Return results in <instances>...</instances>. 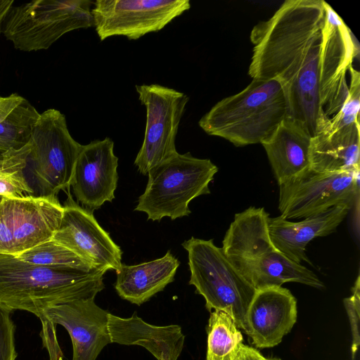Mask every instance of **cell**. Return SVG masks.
<instances>
[{"label": "cell", "mask_w": 360, "mask_h": 360, "mask_svg": "<svg viewBox=\"0 0 360 360\" xmlns=\"http://www.w3.org/2000/svg\"><path fill=\"white\" fill-rule=\"evenodd\" d=\"M250 41V77L278 81L287 117L303 122L312 136L325 131L346 101L347 73L359 53L341 18L323 0H286L253 27Z\"/></svg>", "instance_id": "obj_1"}, {"label": "cell", "mask_w": 360, "mask_h": 360, "mask_svg": "<svg viewBox=\"0 0 360 360\" xmlns=\"http://www.w3.org/2000/svg\"><path fill=\"white\" fill-rule=\"evenodd\" d=\"M105 273L95 268L37 265L0 254V307L40 319L53 306L95 299L105 288Z\"/></svg>", "instance_id": "obj_2"}, {"label": "cell", "mask_w": 360, "mask_h": 360, "mask_svg": "<svg viewBox=\"0 0 360 360\" xmlns=\"http://www.w3.org/2000/svg\"><path fill=\"white\" fill-rule=\"evenodd\" d=\"M264 208L250 207L235 214L221 249L233 266L256 290L295 282L324 287L315 273L297 264L273 244Z\"/></svg>", "instance_id": "obj_3"}, {"label": "cell", "mask_w": 360, "mask_h": 360, "mask_svg": "<svg viewBox=\"0 0 360 360\" xmlns=\"http://www.w3.org/2000/svg\"><path fill=\"white\" fill-rule=\"evenodd\" d=\"M287 116L280 82L253 79L241 91L217 102L198 124L208 135L240 147L262 143Z\"/></svg>", "instance_id": "obj_4"}, {"label": "cell", "mask_w": 360, "mask_h": 360, "mask_svg": "<svg viewBox=\"0 0 360 360\" xmlns=\"http://www.w3.org/2000/svg\"><path fill=\"white\" fill-rule=\"evenodd\" d=\"M217 172L210 159L177 153L148 172L145 191L134 210L145 212L152 221L188 216L190 202L210 193L209 184Z\"/></svg>", "instance_id": "obj_5"}, {"label": "cell", "mask_w": 360, "mask_h": 360, "mask_svg": "<svg viewBox=\"0 0 360 360\" xmlns=\"http://www.w3.org/2000/svg\"><path fill=\"white\" fill-rule=\"evenodd\" d=\"M188 252L191 272L189 285L205 300V307L211 312L222 310L234 319L238 328L246 331L245 316L256 292L233 266L221 248L212 239L191 237L182 243Z\"/></svg>", "instance_id": "obj_6"}, {"label": "cell", "mask_w": 360, "mask_h": 360, "mask_svg": "<svg viewBox=\"0 0 360 360\" xmlns=\"http://www.w3.org/2000/svg\"><path fill=\"white\" fill-rule=\"evenodd\" d=\"M29 143L25 173L34 195L69 191L82 145L71 136L65 116L53 108L40 113Z\"/></svg>", "instance_id": "obj_7"}, {"label": "cell", "mask_w": 360, "mask_h": 360, "mask_svg": "<svg viewBox=\"0 0 360 360\" xmlns=\"http://www.w3.org/2000/svg\"><path fill=\"white\" fill-rule=\"evenodd\" d=\"M89 0H35L12 6L1 34L22 51L48 49L65 34L94 26Z\"/></svg>", "instance_id": "obj_8"}, {"label": "cell", "mask_w": 360, "mask_h": 360, "mask_svg": "<svg viewBox=\"0 0 360 360\" xmlns=\"http://www.w3.org/2000/svg\"><path fill=\"white\" fill-rule=\"evenodd\" d=\"M139 100L146 110L141 147L134 160L143 175L175 155L176 136L188 97L184 93L157 84L136 85Z\"/></svg>", "instance_id": "obj_9"}, {"label": "cell", "mask_w": 360, "mask_h": 360, "mask_svg": "<svg viewBox=\"0 0 360 360\" xmlns=\"http://www.w3.org/2000/svg\"><path fill=\"white\" fill-rule=\"evenodd\" d=\"M359 194V172H318L311 168L279 185L278 210L285 219H305Z\"/></svg>", "instance_id": "obj_10"}, {"label": "cell", "mask_w": 360, "mask_h": 360, "mask_svg": "<svg viewBox=\"0 0 360 360\" xmlns=\"http://www.w3.org/2000/svg\"><path fill=\"white\" fill-rule=\"evenodd\" d=\"M63 206L57 195L2 198L0 201V254L18 256L52 239Z\"/></svg>", "instance_id": "obj_11"}, {"label": "cell", "mask_w": 360, "mask_h": 360, "mask_svg": "<svg viewBox=\"0 0 360 360\" xmlns=\"http://www.w3.org/2000/svg\"><path fill=\"white\" fill-rule=\"evenodd\" d=\"M190 8L189 0H96L91 14L101 41L113 36L136 40L161 30Z\"/></svg>", "instance_id": "obj_12"}, {"label": "cell", "mask_w": 360, "mask_h": 360, "mask_svg": "<svg viewBox=\"0 0 360 360\" xmlns=\"http://www.w3.org/2000/svg\"><path fill=\"white\" fill-rule=\"evenodd\" d=\"M59 228L52 239L67 248L93 268L117 271L122 252L98 223L93 211L80 206L68 191Z\"/></svg>", "instance_id": "obj_13"}, {"label": "cell", "mask_w": 360, "mask_h": 360, "mask_svg": "<svg viewBox=\"0 0 360 360\" xmlns=\"http://www.w3.org/2000/svg\"><path fill=\"white\" fill-rule=\"evenodd\" d=\"M118 158L108 137L82 145L70 183L77 202L93 211L112 202L117 188Z\"/></svg>", "instance_id": "obj_14"}, {"label": "cell", "mask_w": 360, "mask_h": 360, "mask_svg": "<svg viewBox=\"0 0 360 360\" xmlns=\"http://www.w3.org/2000/svg\"><path fill=\"white\" fill-rule=\"evenodd\" d=\"M108 314L94 299H82L53 306L41 318L67 330L72 345V360H96L103 349L112 343Z\"/></svg>", "instance_id": "obj_15"}, {"label": "cell", "mask_w": 360, "mask_h": 360, "mask_svg": "<svg viewBox=\"0 0 360 360\" xmlns=\"http://www.w3.org/2000/svg\"><path fill=\"white\" fill-rule=\"evenodd\" d=\"M297 316V301L288 289L275 286L257 290L246 314L245 333L256 347H273L291 330Z\"/></svg>", "instance_id": "obj_16"}, {"label": "cell", "mask_w": 360, "mask_h": 360, "mask_svg": "<svg viewBox=\"0 0 360 360\" xmlns=\"http://www.w3.org/2000/svg\"><path fill=\"white\" fill-rule=\"evenodd\" d=\"M353 203L345 202L300 221H290L281 216L268 218V229L274 246L297 264H312L305 250L316 237L335 232L351 210Z\"/></svg>", "instance_id": "obj_17"}, {"label": "cell", "mask_w": 360, "mask_h": 360, "mask_svg": "<svg viewBox=\"0 0 360 360\" xmlns=\"http://www.w3.org/2000/svg\"><path fill=\"white\" fill-rule=\"evenodd\" d=\"M108 329L112 343L143 347L157 360H178L183 351L185 335L180 326L152 325L136 312L128 318L109 313Z\"/></svg>", "instance_id": "obj_18"}, {"label": "cell", "mask_w": 360, "mask_h": 360, "mask_svg": "<svg viewBox=\"0 0 360 360\" xmlns=\"http://www.w3.org/2000/svg\"><path fill=\"white\" fill-rule=\"evenodd\" d=\"M311 139L303 122L286 117L261 143L278 185L310 168Z\"/></svg>", "instance_id": "obj_19"}, {"label": "cell", "mask_w": 360, "mask_h": 360, "mask_svg": "<svg viewBox=\"0 0 360 360\" xmlns=\"http://www.w3.org/2000/svg\"><path fill=\"white\" fill-rule=\"evenodd\" d=\"M179 265L169 250L162 257L150 262L122 264L116 271L115 289L122 299L141 305L173 282Z\"/></svg>", "instance_id": "obj_20"}, {"label": "cell", "mask_w": 360, "mask_h": 360, "mask_svg": "<svg viewBox=\"0 0 360 360\" xmlns=\"http://www.w3.org/2000/svg\"><path fill=\"white\" fill-rule=\"evenodd\" d=\"M359 123L312 136L310 168L324 172H360Z\"/></svg>", "instance_id": "obj_21"}, {"label": "cell", "mask_w": 360, "mask_h": 360, "mask_svg": "<svg viewBox=\"0 0 360 360\" xmlns=\"http://www.w3.org/2000/svg\"><path fill=\"white\" fill-rule=\"evenodd\" d=\"M39 115L30 101L18 94L0 96V158L29 142Z\"/></svg>", "instance_id": "obj_22"}, {"label": "cell", "mask_w": 360, "mask_h": 360, "mask_svg": "<svg viewBox=\"0 0 360 360\" xmlns=\"http://www.w3.org/2000/svg\"><path fill=\"white\" fill-rule=\"evenodd\" d=\"M207 333L206 360H235L243 337L231 316L222 310L212 311Z\"/></svg>", "instance_id": "obj_23"}, {"label": "cell", "mask_w": 360, "mask_h": 360, "mask_svg": "<svg viewBox=\"0 0 360 360\" xmlns=\"http://www.w3.org/2000/svg\"><path fill=\"white\" fill-rule=\"evenodd\" d=\"M28 142L23 147L11 150L0 158V196L7 198L34 196L25 173Z\"/></svg>", "instance_id": "obj_24"}, {"label": "cell", "mask_w": 360, "mask_h": 360, "mask_svg": "<svg viewBox=\"0 0 360 360\" xmlns=\"http://www.w3.org/2000/svg\"><path fill=\"white\" fill-rule=\"evenodd\" d=\"M17 257L24 262L37 265L93 268L75 253L53 239L43 242Z\"/></svg>", "instance_id": "obj_25"}, {"label": "cell", "mask_w": 360, "mask_h": 360, "mask_svg": "<svg viewBox=\"0 0 360 360\" xmlns=\"http://www.w3.org/2000/svg\"><path fill=\"white\" fill-rule=\"evenodd\" d=\"M350 81L346 101L340 110L329 121L327 129L332 131L353 123H359L360 74L352 66L349 70Z\"/></svg>", "instance_id": "obj_26"}, {"label": "cell", "mask_w": 360, "mask_h": 360, "mask_svg": "<svg viewBox=\"0 0 360 360\" xmlns=\"http://www.w3.org/2000/svg\"><path fill=\"white\" fill-rule=\"evenodd\" d=\"M15 330L11 311L0 307V360H16Z\"/></svg>", "instance_id": "obj_27"}, {"label": "cell", "mask_w": 360, "mask_h": 360, "mask_svg": "<svg viewBox=\"0 0 360 360\" xmlns=\"http://www.w3.org/2000/svg\"><path fill=\"white\" fill-rule=\"evenodd\" d=\"M344 304L347 312L352 335V360L359 345V310H360V276L358 275L352 288V295L344 300Z\"/></svg>", "instance_id": "obj_28"}, {"label": "cell", "mask_w": 360, "mask_h": 360, "mask_svg": "<svg viewBox=\"0 0 360 360\" xmlns=\"http://www.w3.org/2000/svg\"><path fill=\"white\" fill-rule=\"evenodd\" d=\"M39 319L42 325L40 335L49 353V360H63L64 356L58 342L56 324L45 317Z\"/></svg>", "instance_id": "obj_29"}, {"label": "cell", "mask_w": 360, "mask_h": 360, "mask_svg": "<svg viewBox=\"0 0 360 360\" xmlns=\"http://www.w3.org/2000/svg\"><path fill=\"white\" fill-rule=\"evenodd\" d=\"M264 358L256 349L243 343L235 360H264Z\"/></svg>", "instance_id": "obj_30"}, {"label": "cell", "mask_w": 360, "mask_h": 360, "mask_svg": "<svg viewBox=\"0 0 360 360\" xmlns=\"http://www.w3.org/2000/svg\"><path fill=\"white\" fill-rule=\"evenodd\" d=\"M13 4V0H0V35L4 20Z\"/></svg>", "instance_id": "obj_31"}, {"label": "cell", "mask_w": 360, "mask_h": 360, "mask_svg": "<svg viewBox=\"0 0 360 360\" xmlns=\"http://www.w3.org/2000/svg\"><path fill=\"white\" fill-rule=\"evenodd\" d=\"M264 360H281L279 359H276V358H264Z\"/></svg>", "instance_id": "obj_32"}, {"label": "cell", "mask_w": 360, "mask_h": 360, "mask_svg": "<svg viewBox=\"0 0 360 360\" xmlns=\"http://www.w3.org/2000/svg\"><path fill=\"white\" fill-rule=\"evenodd\" d=\"M2 198H3V197H1V196H0V201L1 200Z\"/></svg>", "instance_id": "obj_33"}]
</instances>
